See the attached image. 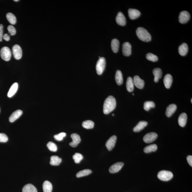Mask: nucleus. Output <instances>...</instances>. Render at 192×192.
<instances>
[{
  "instance_id": "nucleus-34",
  "label": "nucleus",
  "mask_w": 192,
  "mask_h": 192,
  "mask_svg": "<svg viewBox=\"0 0 192 192\" xmlns=\"http://www.w3.org/2000/svg\"><path fill=\"white\" fill-rule=\"evenodd\" d=\"M155 103L153 101H146L144 104V109L145 110L148 111L151 108L155 107Z\"/></svg>"
},
{
  "instance_id": "nucleus-43",
  "label": "nucleus",
  "mask_w": 192,
  "mask_h": 192,
  "mask_svg": "<svg viewBox=\"0 0 192 192\" xmlns=\"http://www.w3.org/2000/svg\"><path fill=\"white\" fill-rule=\"evenodd\" d=\"M3 39H4L6 41H9L10 37L9 36L8 34H4L3 36Z\"/></svg>"
},
{
  "instance_id": "nucleus-31",
  "label": "nucleus",
  "mask_w": 192,
  "mask_h": 192,
  "mask_svg": "<svg viewBox=\"0 0 192 192\" xmlns=\"http://www.w3.org/2000/svg\"><path fill=\"white\" fill-rule=\"evenodd\" d=\"M6 17L7 20L11 24L15 25L16 23V18L14 14L11 13H7Z\"/></svg>"
},
{
  "instance_id": "nucleus-25",
  "label": "nucleus",
  "mask_w": 192,
  "mask_h": 192,
  "mask_svg": "<svg viewBox=\"0 0 192 192\" xmlns=\"http://www.w3.org/2000/svg\"><path fill=\"white\" fill-rule=\"evenodd\" d=\"M119 41L116 39H113L111 43V47L112 51L114 53H116L118 52L119 49Z\"/></svg>"
},
{
  "instance_id": "nucleus-26",
  "label": "nucleus",
  "mask_w": 192,
  "mask_h": 192,
  "mask_svg": "<svg viewBox=\"0 0 192 192\" xmlns=\"http://www.w3.org/2000/svg\"><path fill=\"white\" fill-rule=\"evenodd\" d=\"M115 80L117 85H121L123 82L122 73L120 70H118L116 72L115 76Z\"/></svg>"
},
{
  "instance_id": "nucleus-42",
  "label": "nucleus",
  "mask_w": 192,
  "mask_h": 192,
  "mask_svg": "<svg viewBox=\"0 0 192 192\" xmlns=\"http://www.w3.org/2000/svg\"><path fill=\"white\" fill-rule=\"evenodd\" d=\"M187 162L190 166H192V156L191 155H189L187 157Z\"/></svg>"
},
{
  "instance_id": "nucleus-33",
  "label": "nucleus",
  "mask_w": 192,
  "mask_h": 192,
  "mask_svg": "<svg viewBox=\"0 0 192 192\" xmlns=\"http://www.w3.org/2000/svg\"><path fill=\"white\" fill-rule=\"evenodd\" d=\"M94 123L93 121L91 120H87L84 121L82 123V126L84 128L88 129L93 128Z\"/></svg>"
},
{
  "instance_id": "nucleus-44",
  "label": "nucleus",
  "mask_w": 192,
  "mask_h": 192,
  "mask_svg": "<svg viewBox=\"0 0 192 192\" xmlns=\"http://www.w3.org/2000/svg\"><path fill=\"white\" fill-rule=\"evenodd\" d=\"M19 1V0H15V1Z\"/></svg>"
},
{
  "instance_id": "nucleus-11",
  "label": "nucleus",
  "mask_w": 192,
  "mask_h": 192,
  "mask_svg": "<svg viewBox=\"0 0 192 192\" xmlns=\"http://www.w3.org/2000/svg\"><path fill=\"white\" fill-rule=\"evenodd\" d=\"M133 80L134 85L136 87L140 89H142L143 88L144 85H145V82L139 76H135Z\"/></svg>"
},
{
  "instance_id": "nucleus-21",
  "label": "nucleus",
  "mask_w": 192,
  "mask_h": 192,
  "mask_svg": "<svg viewBox=\"0 0 192 192\" xmlns=\"http://www.w3.org/2000/svg\"><path fill=\"white\" fill-rule=\"evenodd\" d=\"M153 74L154 76V81L155 82H158L162 75V71L160 68H155L153 70Z\"/></svg>"
},
{
  "instance_id": "nucleus-30",
  "label": "nucleus",
  "mask_w": 192,
  "mask_h": 192,
  "mask_svg": "<svg viewBox=\"0 0 192 192\" xmlns=\"http://www.w3.org/2000/svg\"><path fill=\"white\" fill-rule=\"evenodd\" d=\"M157 149V146L155 144H152L148 145L144 148V151L145 153H149L153 151H155Z\"/></svg>"
},
{
  "instance_id": "nucleus-1",
  "label": "nucleus",
  "mask_w": 192,
  "mask_h": 192,
  "mask_svg": "<svg viewBox=\"0 0 192 192\" xmlns=\"http://www.w3.org/2000/svg\"><path fill=\"white\" fill-rule=\"evenodd\" d=\"M116 100L112 96H109L105 100L103 106V112L107 114L113 111L116 107Z\"/></svg>"
},
{
  "instance_id": "nucleus-23",
  "label": "nucleus",
  "mask_w": 192,
  "mask_h": 192,
  "mask_svg": "<svg viewBox=\"0 0 192 192\" xmlns=\"http://www.w3.org/2000/svg\"><path fill=\"white\" fill-rule=\"evenodd\" d=\"M18 88V85L17 82H15L13 84L7 93V97H12L17 91Z\"/></svg>"
},
{
  "instance_id": "nucleus-7",
  "label": "nucleus",
  "mask_w": 192,
  "mask_h": 192,
  "mask_svg": "<svg viewBox=\"0 0 192 192\" xmlns=\"http://www.w3.org/2000/svg\"><path fill=\"white\" fill-rule=\"evenodd\" d=\"M12 52L15 59L17 60L21 59L22 56V50L20 46L16 45L13 46Z\"/></svg>"
},
{
  "instance_id": "nucleus-14",
  "label": "nucleus",
  "mask_w": 192,
  "mask_h": 192,
  "mask_svg": "<svg viewBox=\"0 0 192 192\" xmlns=\"http://www.w3.org/2000/svg\"><path fill=\"white\" fill-rule=\"evenodd\" d=\"M117 23L121 26H124L126 24V19L124 15L121 12L118 13L116 18Z\"/></svg>"
},
{
  "instance_id": "nucleus-20",
  "label": "nucleus",
  "mask_w": 192,
  "mask_h": 192,
  "mask_svg": "<svg viewBox=\"0 0 192 192\" xmlns=\"http://www.w3.org/2000/svg\"><path fill=\"white\" fill-rule=\"evenodd\" d=\"M187 115L185 113H182L180 115L178 118V123L181 127H184L187 124Z\"/></svg>"
},
{
  "instance_id": "nucleus-27",
  "label": "nucleus",
  "mask_w": 192,
  "mask_h": 192,
  "mask_svg": "<svg viewBox=\"0 0 192 192\" xmlns=\"http://www.w3.org/2000/svg\"><path fill=\"white\" fill-rule=\"evenodd\" d=\"M22 192H37V189L32 184H28L22 188Z\"/></svg>"
},
{
  "instance_id": "nucleus-28",
  "label": "nucleus",
  "mask_w": 192,
  "mask_h": 192,
  "mask_svg": "<svg viewBox=\"0 0 192 192\" xmlns=\"http://www.w3.org/2000/svg\"><path fill=\"white\" fill-rule=\"evenodd\" d=\"M62 162V159L57 156H52L51 157L50 164L52 166H58Z\"/></svg>"
},
{
  "instance_id": "nucleus-48",
  "label": "nucleus",
  "mask_w": 192,
  "mask_h": 192,
  "mask_svg": "<svg viewBox=\"0 0 192 192\" xmlns=\"http://www.w3.org/2000/svg\"><path fill=\"white\" fill-rule=\"evenodd\" d=\"M0 111H1V110H0Z\"/></svg>"
},
{
  "instance_id": "nucleus-18",
  "label": "nucleus",
  "mask_w": 192,
  "mask_h": 192,
  "mask_svg": "<svg viewBox=\"0 0 192 192\" xmlns=\"http://www.w3.org/2000/svg\"><path fill=\"white\" fill-rule=\"evenodd\" d=\"M177 109V106L175 104H171L168 106L166 108V116L170 117L174 113Z\"/></svg>"
},
{
  "instance_id": "nucleus-16",
  "label": "nucleus",
  "mask_w": 192,
  "mask_h": 192,
  "mask_svg": "<svg viewBox=\"0 0 192 192\" xmlns=\"http://www.w3.org/2000/svg\"><path fill=\"white\" fill-rule=\"evenodd\" d=\"M178 53L181 56H185L188 51V46L187 43H184L178 47Z\"/></svg>"
},
{
  "instance_id": "nucleus-22",
  "label": "nucleus",
  "mask_w": 192,
  "mask_h": 192,
  "mask_svg": "<svg viewBox=\"0 0 192 192\" xmlns=\"http://www.w3.org/2000/svg\"><path fill=\"white\" fill-rule=\"evenodd\" d=\"M148 122L146 121H141L133 128V131L136 133L140 131L145 128Z\"/></svg>"
},
{
  "instance_id": "nucleus-8",
  "label": "nucleus",
  "mask_w": 192,
  "mask_h": 192,
  "mask_svg": "<svg viewBox=\"0 0 192 192\" xmlns=\"http://www.w3.org/2000/svg\"><path fill=\"white\" fill-rule=\"evenodd\" d=\"M190 16L189 13L186 11H181L178 16V21L181 24L187 23L189 20Z\"/></svg>"
},
{
  "instance_id": "nucleus-3",
  "label": "nucleus",
  "mask_w": 192,
  "mask_h": 192,
  "mask_svg": "<svg viewBox=\"0 0 192 192\" xmlns=\"http://www.w3.org/2000/svg\"><path fill=\"white\" fill-rule=\"evenodd\" d=\"M173 175L172 172L167 170H162L158 172V177L163 181H170L173 178Z\"/></svg>"
},
{
  "instance_id": "nucleus-19",
  "label": "nucleus",
  "mask_w": 192,
  "mask_h": 192,
  "mask_svg": "<svg viewBox=\"0 0 192 192\" xmlns=\"http://www.w3.org/2000/svg\"><path fill=\"white\" fill-rule=\"evenodd\" d=\"M22 111L20 110H18L13 112L10 115L9 118V121L10 122H13L18 119L22 114Z\"/></svg>"
},
{
  "instance_id": "nucleus-40",
  "label": "nucleus",
  "mask_w": 192,
  "mask_h": 192,
  "mask_svg": "<svg viewBox=\"0 0 192 192\" xmlns=\"http://www.w3.org/2000/svg\"><path fill=\"white\" fill-rule=\"evenodd\" d=\"M8 137L6 135L3 133H0V142H6L8 141Z\"/></svg>"
},
{
  "instance_id": "nucleus-46",
  "label": "nucleus",
  "mask_w": 192,
  "mask_h": 192,
  "mask_svg": "<svg viewBox=\"0 0 192 192\" xmlns=\"http://www.w3.org/2000/svg\"><path fill=\"white\" fill-rule=\"evenodd\" d=\"M191 103H192V99H191Z\"/></svg>"
},
{
  "instance_id": "nucleus-29",
  "label": "nucleus",
  "mask_w": 192,
  "mask_h": 192,
  "mask_svg": "<svg viewBox=\"0 0 192 192\" xmlns=\"http://www.w3.org/2000/svg\"><path fill=\"white\" fill-rule=\"evenodd\" d=\"M43 192H52V184L49 181H45L43 184Z\"/></svg>"
},
{
  "instance_id": "nucleus-15",
  "label": "nucleus",
  "mask_w": 192,
  "mask_h": 192,
  "mask_svg": "<svg viewBox=\"0 0 192 192\" xmlns=\"http://www.w3.org/2000/svg\"><path fill=\"white\" fill-rule=\"evenodd\" d=\"M129 17L131 20H135L139 18L141 15L139 10L134 9H130L128 10Z\"/></svg>"
},
{
  "instance_id": "nucleus-37",
  "label": "nucleus",
  "mask_w": 192,
  "mask_h": 192,
  "mask_svg": "<svg viewBox=\"0 0 192 192\" xmlns=\"http://www.w3.org/2000/svg\"><path fill=\"white\" fill-rule=\"evenodd\" d=\"M47 146L49 150L51 151H56L57 150V147L55 144L52 142H49L47 144Z\"/></svg>"
},
{
  "instance_id": "nucleus-10",
  "label": "nucleus",
  "mask_w": 192,
  "mask_h": 192,
  "mask_svg": "<svg viewBox=\"0 0 192 192\" xmlns=\"http://www.w3.org/2000/svg\"><path fill=\"white\" fill-rule=\"evenodd\" d=\"M131 45L128 42H125L122 45L123 54L125 56H128L131 54Z\"/></svg>"
},
{
  "instance_id": "nucleus-13",
  "label": "nucleus",
  "mask_w": 192,
  "mask_h": 192,
  "mask_svg": "<svg viewBox=\"0 0 192 192\" xmlns=\"http://www.w3.org/2000/svg\"><path fill=\"white\" fill-rule=\"evenodd\" d=\"M124 165L123 162H118L112 165L109 169V172L111 173H115L121 170Z\"/></svg>"
},
{
  "instance_id": "nucleus-35",
  "label": "nucleus",
  "mask_w": 192,
  "mask_h": 192,
  "mask_svg": "<svg viewBox=\"0 0 192 192\" xmlns=\"http://www.w3.org/2000/svg\"><path fill=\"white\" fill-rule=\"evenodd\" d=\"M147 59L153 62H155L158 61V58L156 55L152 53H149L147 54L146 55Z\"/></svg>"
},
{
  "instance_id": "nucleus-38",
  "label": "nucleus",
  "mask_w": 192,
  "mask_h": 192,
  "mask_svg": "<svg viewBox=\"0 0 192 192\" xmlns=\"http://www.w3.org/2000/svg\"><path fill=\"white\" fill-rule=\"evenodd\" d=\"M66 134L65 133H59V134L55 135L54 136V137L55 140L60 141H62L63 139L66 137Z\"/></svg>"
},
{
  "instance_id": "nucleus-12",
  "label": "nucleus",
  "mask_w": 192,
  "mask_h": 192,
  "mask_svg": "<svg viewBox=\"0 0 192 192\" xmlns=\"http://www.w3.org/2000/svg\"><path fill=\"white\" fill-rule=\"evenodd\" d=\"M71 137L72 139V142H70V145L73 147H76L81 142L80 136L76 133H73L71 135Z\"/></svg>"
},
{
  "instance_id": "nucleus-47",
  "label": "nucleus",
  "mask_w": 192,
  "mask_h": 192,
  "mask_svg": "<svg viewBox=\"0 0 192 192\" xmlns=\"http://www.w3.org/2000/svg\"><path fill=\"white\" fill-rule=\"evenodd\" d=\"M133 94V95H134V94Z\"/></svg>"
},
{
  "instance_id": "nucleus-6",
  "label": "nucleus",
  "mask_w": 192,
  "mask_h": 192,
  "mask_svg": "<svg viewBox=\"0 0 192 192\" xmlns=\"http://www.w3.org/2000/svg\"><path fill=\"white\" fill-rule=\"evenodd\" d=\"M158 137V135L155 133H147L144 136L143 140L146 143H151L154 142Z\"/></svg>"
},
{
  "instance_id": "nucleus-5",
  "label": "nucleus",
  "mask_w": 192,
  "mask_h": 192,
  "mask_svg": "<svg viewBox=\"0 0 192 192\" xmlns=\"http://www.w3.org/2000/svg\"><path fill=\"white\" fill-rule=\"evenodd\" d=\"M1 56L4 60L8 61L11 58V53L10 49L8 47H4L1 48Z\"/></svg>"
},
{
  "instance_id": "nucleus-32",
  "label": "nucleus",
  "mask_w": 192,
  "mask_h": 192,
  "mask_svg": "<svg viewBox=\"0 0 192 192\" xmlns=\"http://www.w3.org/2000/svg\"><path fill=\"white\" fill-rule=\"evenodd\" d=\"M92 173V171L90 169H85V170L80 171L76 174V176L77 178L82 177L84 176L89 175Z\"/></svg>"
},
{
  "instance_id": "nucleus-4",
  "label": "nucleus",
  "mask_w": 192,
  "mask_h": 192,
  "mask_svg": "<svg viewBox=\"0 0 192 192\" xmlns=\"http://www.w3.org/2000/svg\"><path fill=\"white\" fill-rule=\"evenodd\" d=\"M106 66L105 59L104 57H100L96 64V70L97 74L101 75L104 71Z\"/></svg>"
},
{
  "instance_id": "nucleus-45",
  "label": "nucleus",
  "mask_w": 192,
  "mask_h": 192,
  "mask_svg": "<svg viewBox=\"0 0 192 192\" xmlns=\"http://www.w3.org/2000/svg\"><path fill=\"white\" fill-rule=\"evenodd\" d=\"M112 116H114V114H112Z\"/></svg>"
},
{
  "instance_id": "nucleus-9",
  "label": "nucleus",
  "mask_w": 192,
  "mask_h": 192,
  "mask_svg": "<svg viewBox=\"0 0 192 192\" xmlns=\"http://www.w3.org/2000/svg\"><path fill=\"white\" fill-rule=\"evenodd\" d=\"M117 140V137L116 136L114 135L109 138L107 141L106 143V146L108 150L110 151L115 147Z\"/></svg>"
},
{
  "instance_id": "nucleus-2",
  "label": "nucleus",
  "mask_w": 192,
  "mask_h": 192,
  "mask_svg": "<svg viewBox=\"0 0 192 192\" xmlns=\"http://www.w3.org/2000/svg\"><path fill=\"white\" fill-rule=\"evenodd\" d=\"M138 38L142 41L148 42L151 40V36L147 30L142 27L138 28L136 31Z\"/></svg>"
},
{
  "instance_id": "nucleus-39",
  "label": "nucleus",
  "mask_w": 192,
  "mask_h": 192,
  "mask_svg": "<svg viewBox=\"0 0 192 192\" xmlns=\"http://www.w3.org/2000/svg\"><path fill=\"white\" fill-rule=\"evenodd\" d=\"M7 30L11 36L14 35L16 33V28L12 25H9L7 27Z\"/></svg>"
},
{
  "instance_id": "nucleus-24",
  "label": "nucleus",
  "mask_w": 192,
  "mask_h": 192,
  "mask_svg": "<svg viewBox=\"0 0 192 192\" xmlns=\"http://www.w3.org/2000/svg\"><path fill=\"white\" fill-rule=\"evenodd\" d=\"M126 86L127 91L129 92H131L133 91L134 89V85L133 79L131 77L127 78Z\"/></svg>"
},
{
  "instance_id": "nucleus-17",
  "label": "nucleus",
  "mask_w": 192,
  "mask_h": 192,
  "mask_svg": "<svg viewBox=\"0 0 192 192\" xmlns=\"http://www.w3.org/2000/svg\"><path fill=\"white\" fill-rule=\"evenodd\" d=\"M163 82H164L165 87L167 89L170 88L171 86L172 82V77L171 75L166 74L164 78Z\"/></svg>"
},
{
  "instance_id": "nucleus-41",
  "label": "nucleus",
  "mask_w": 192,
  "mask_h": 192,
  "mask_svg": "<svg viewBox=\"0 0 192 192\" xmlns=\"http://www.w3.org/2000/svg\"><path fill=\"white\" fill-rule=\"evenodd\" d=\"M3 26L2 24H0V42L2 41L3 36Z\"/></svg>"
},
{
  "instance_id": "nucleus-36",
  "label": "nucleus",
  "mask_w": 192,
  "mask_h": 192,
  "mask_svg": "<svg viewBox=\"0 0 192 192\" xmlns=\"http://www.w3.org/2000/svg\"><path fill=\"white\" fill-rule=\"evenodd\" d=\"M73 159L74 160L75 162L76 163H79L83 159V157L82 154L79 153H76L74 155H73Z\"/></svg>"
}]
</instances>
